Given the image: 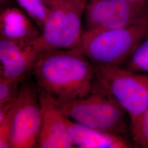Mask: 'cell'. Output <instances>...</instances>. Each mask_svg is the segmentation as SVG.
Here are the masks:
<instances>
[{
    "instance_id": "cell-5",
    "label": "cell",
    "mask_w": 148,
    "mask_h": 148,
    "mask_svg": "<svg viewBox=\"0 0 148 148\" xmlns=\"http://www.w3.org/2000/svg\"><path fill=\"white\" fill-rule=\"evenodd\" d=\"M94 66L97 81L126 112L130 124L134 122L148 108V73L123 67Z\"/></svg>"
},
{
    "instance_id": "cell-12",
    "label": "cell",
    "mask_w": 148,
    "mask_h": 148,
    "mask_svg": "<svg viewBox=\"0 0 148 148\" xmlns=\"http://www.w3.org/2000/svg\"><path fill=\"white\" fill-rule=\"evenodd\" d=\"M41 30L47 21L49 10L43 0H16Z\"/></svg>"
},
{
    "instance_id": "cell-10",
    "label": "cell",
    "mask_w": 148,
    "mask_h": 148,
    "mask_svg": "<svg viewBox=\"0 0 148 148\" xmlns=\"http://www.w3.org/2000/svg\"><path fill=\"white\" fill-rule=\"evenodd\" d=\"M67 126L75 148H127L132 145L125 138L74 121L68 117Z\"/></svg>"
},
{
    "instance_id": "cell-16",
    "label": "cell",
    "mask_w": 148,
    "mask_h": 148,
    "mask_svg": "<svg viewBox=\"0 0 148 148\" xmlns=\"http://www.w3.org/2000/svg\"><path fill=\"white\" fill-rule=\"evenodd\" d=\"M15 109L16 104L0 121V148H11Z\"/></svg>"
},
{
    "instance_id": "cell-11",
    "label": "cell",
    "mask_w": 148,
    "mask_h": 148,
    "mask_svg": "<svg viewBox=\"0 0 148 148\" xmlns=\"http://www.w3.org/2000/svg\"><path fill=\"white\" fill-rule=\"evenodd\" d=\"M32 21L18 8H6L0 15L1 37L32 41L41 34L38 30V27Z\"/></svg>"
},
{
    "instance_id": "cell-3",
    "label": "cell",
    "mask_w": 148,
    "mask_h": 148,
    "mask_svg": "<svg viewBox=\"0 0 148 148\" xmlns=\"http://www.w3.org/2000/svg\"><path fill=\"white\" fill-rule=\"evenodd\" d=\"M53 99L74 121L122 137L127 133L126 112L96 79L91 92L84 97L69 101Z\"/></svg>"
},
{
    "instance_id": "cell-9",
    "label": "cell",
    "mask_w": 148,
    "mask_h": 148,
    "mask_svg": "<svg viewBox=\"0 0 148 148\" xmlns=\"http://www.w3.org/2000/svg\"><path fill=\"white\" fill-rule=\"evenodd\" d=\"M32 41L1 37V76L22 82L29 73L33 71L41 54Z\"/></svg>"
},
{
    "instance_id": "cell-6",
    "label": "cell",
    "mask_w": 148,
    "mask_h": 148,
    "mask_svg": "<svg viewBox=\"0 0 148 148\" xmlns=\"http://www.w3.org/2000/svg\"><path fill=\"white\" fill-rule=\"evenodd\" d=\"M85 20L86 30L148 24V8L142 2L94 0L85 8Z\"/></svg>"
},
{
    "instance_id": "cell-1",
    "label": "cell",
    "mask_w": 148,
    "mask_h": 148,
    "mask_svg": "<svg viewBox=\"0 0 148 148\" xmlns=\"http://www.w3.org/2000/svg\"><path fill=\"white\" fill-rule=\"evenodd\" d=\"M33 73L39 88L60 101L88 95L96 79L93 64L77 50L58 49L43 54Z\"/></svg>"
},
{
    "instance_id": "cell-14",
    "label": "cell",
    "mask_w": 148,
    "mask_h": 148,
    "mask_svg": "<svg viewBox=\"0 0 148 148\" xmlns=\"http://www.w3.org/2000/svg\"><path fill=\"white\" fill-rule=\"evenodd\" d=\"M130 126L136 145L140 148H148V106Z\"/></svg>"
},
{
    "instance_id": "cell-18",
    "label": "cell",
    "mask_w": 148,
    "mask_h": 148,
    "mask_svg": "<svg viewBox=\"0 0 148 148\" xmlns=\"http://www.w3.org/2000/svg\"><path fill=\"white\" fill-rule=\"evenodd\" d=\"M92 1H94V0H92Z\"/></svg>"
},
{
    "instance_id": "cell-2",
    "label": "cell",
    "mask_w": 148,
    "mask_h": 148,
    "mask_svg": "<svg viewBox=\"0 0 148 148\" xmlns=\"http://www.w3.org/2000/svg\"><path fill=\"white\" fill-rule=\"evenodd\" d=\"M148 37V24L86 30L81 47L82 52L95 66L122 67L139 45Z\"/></svg>"
},
{
    "instance_id": "cell-17",
    "label": "cell",
    "mask_w": 148,
    "mask_h": 148,
    "mask_svg": "<svg viewBox=\"0 0 148 148\" xmlns=\"http://www.w3.org/2000/svg\"><path fill=\"white\" fill-rule=\"evenodd\" d=\"M128 1H134V2H143V1H145V0H128Z\"/></svg>"
},
{
    "instance_id": "cell-4",
    "label": "cell",
    "mask_w": 148,
    "mask_h": 148,
    "mask_svg": "<svg viewBox=\"0 0 148 148\" xmlns=\"http://www.w3.org/2000/svg\"><path fill=\"white\" fill-rule=\"evenodd\" d=\"M43 1L49 13L40 35L32 41L38 52L42 55L58 49L82 52V16L86 0Z\"/></svg>"
},
{
    "instance_id": "cell-7",
    "label": "cell",
    "mask_w": 148,
    "mask_h": 148,
    "mask_svg": "<svg viewBox=\"0 0 148 148\" xmlns=\"http://www.w3.org/2000/svg\"><path fill=\"white\" fill-rule=\"evenodd\" d=\"M41 119L38 90L22 82L16 101L11 148L38 147Z\"/></svg>"
},
{
    "instance_id": "cell-13",
    "label": "cell",
    "mask_w": 148,
    "mask_h": 148,
    "mask_svg": "<svg viewBox=\"0 0 148 148\" xmlns=\"http://www.w3.org/2000/svg\"><path fill=\"white\" fill-rule=\"evenodd\" d=\"M125 68L135 72L148 73V37L139 45Z\"/></svg>"
},
{
    "instance_id": "cell-8",
    "label": "cell",
    "mask_w": 148,
    "mask_h": 148,
    "mask_svg": "<svg viewBox=\"0 0 148 148\" xmlns=\"http://www.w3.org/2000/svg\"><path fill=\"white\" fill-rule=\"evenodd\" d=\"M38 98L42 119L38 148H75L68 128V117L59 109L51 96L40 89Z\"/></svg>"
},
{
    "instance_id": "cell-15",
    "label": "cell",
    "mask_w": 148,
    "mask_h": 148,
    "mask_svg": "<svg viewBox=\"0 0 148 148\" xmlns=\"http://www.w3.org/2000/svg\"><path fill=\"white\" fill-rule=\"evenodd\" d=\"M22 82L0 76V105L16 103Z\"/></svg>"
}]
</instances>
